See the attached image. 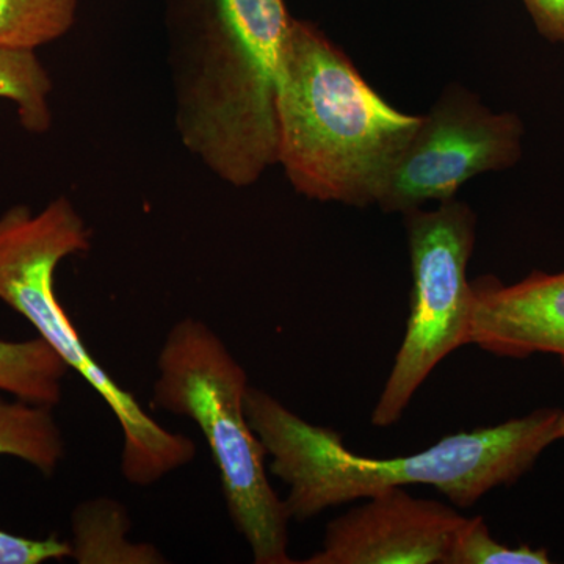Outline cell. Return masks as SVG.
Masks as SVG:
<instances>
[{
    "label": "cell",
    "mask_w": 564,
    "mask_h": 564,
    "mask_svg": "<svg viewBox=\"0 0 564 564\" xmlns=\"http://www.w3.org/2000/svg\"><path fill=\"white\" fill-rule=\"evenodd\" d=\"M245 413L272 458L270 470L289 486L291 521L404 486H433L455 507L470 508L496 488L518 484L558 441L562 410L540 408L489 429L445 436L426 451L397 458L352 454L332 429L304 421L280 400L248 388Z\"/></svg>",
    "instance_id": "1"
},
{
    "label": "cell",
    "mask_w": 564,
    "mask_h": 564,
    "mask_svg": "<svg viewBox=\"0 0 564 564\" xmlns=\"http://www.w3.org/2000/svg\"><path fill=\"white\" fill-rule=\"evenodd\" d=\"M293 18L284 0H169L176 124L221 181L278 163V93Z\"/></svg>",
    "instance_id": "2"
},
{
    "label": "cell",
    "mask_w": 564,
    "mask_h": 564,
    "mask_svg": "<svg viewBox=\"0 0 564 564\" xmlns=\"http://www.w3.org/2000/svg\"><path fill=\"white\" fill-rule=\"evenodd\" d=\"M421 120L386 102L315 25L293 20L278 93V163L296 192L377 204Z\"/></svg>",
    "instance_id": "3"
},
{
    "label": "cell",
    "mask_w": 564,
    "mask_h": 564,
    "mask_svg": "<svg viewBox=\"0 0 564 564\" xmlns=\"http://www.w3.org/2000/svg\"><path fill=\"white\" fill-rule=\"evenodd\" d=\"M91 248V229L66 196L39 214L14 206L0 217V302L31 323L69 370L91 386L120 425L121 474L147 488L193 462L196 444L154 421L131 392L96 362L55 293L62 261Z\"/></svg>",
    "instance_id": "4"
},
{
    "label": "cell",
    "mask_w": 564,
    "mask_h": 564,
    "mask_svg": "<svg viewBox=\"0 0 564 564\" xmlns=\"http://www.w3.org/2000/svg\"><path fill=\"white\" fill-rule=\"evenodd\" d=\"M248 388L247 372L214 329L193 317L174 323L159 352L152 402L202 430L229 516L250 545L252 562L292 564L291 516L270 485L265 448L245 413Z\"/></svg>",
    "instance_id": "5"
},
{
    "label": "cell",
    "mask_w": 564,
    "mask_h": 564,
    "mask_svg": "<svg viewBox=\"0 0 564 564\" xmlns=\"http://www.w3.org/2000/svg\"><path fill=\"white\" fill-rule=\"evenodd\" d=\"M404 217L413 295L406 334L373 408L372 423L380 429L400 421L437 364L470 345L473 282L467 280V265L477 236L474 212L452 199L441 203L440 209H415Z\"/></svg>",
    "instance_id": "6"
},
{
    "label": "cell",
    "mask_w": 564,
    "mask_h": 564,
    "mask_svg": "<svg viewBox=\"0 0 564 564\" xmlns=\"http://www.w3.org/2000/svg\"><path fill=\"white\" fill-rule=\"evenodd\" d=\"M522 124L513 113H494L466 90L444 93L422 117L391 174L378 206L384 212L452 202L478 174L510 169L521 158Z\"/></svg>",
    "instance_id": "7"
},
{
    "label": "cell",
    "mask_w": 564,
    "mask_h": 564,
    "mask_svg": "<svg viewBox=\"0 0 564 564\" xmlns=\"http://www.w3.org/2000/svg\"><path fill=\"white\" fill-rule=\"evenodd\" d=\"M464 521L448 505L388 489L333 519L303 564H445Z\"/></svg>",
    "instance_id": "8"
},
{
    "label": "cell",
    "mask_w": 564,
    "mask_h": 564,
    "mask_svg": "<svg viewBox=\"0 0 564 564\" xmlns=\"http://www.w3.org/2000/svg\"><path fill=\"white\" fill-rule=\"evenodd\" d=\"M469 344L499 358L555 355L564 367V272H533L511 285L473 281Z\"/></svg>",
    "instance_id": "9"
},
{
    "label": "cell",
    "mask_w": 564,
    "mask_h": 564,
    "mask_svg": "<svg viewBox=\"0 0 564 564\" xmlns=\"http://www.w3.org/2000/svg\"><path fill=\"white\" fill-rule=\"evenodd\" d=\"M131 519L121 503L93 499L73 511L70 558L79 564H161L165 558L154 545L128 540Z\"/></svg>",
    "instance_id": "10"
},
{
    "label": "cell",
    "mask_w": 564,
    "mask_h": 564,
    "mask_svg": "<svg viewBox=\"0 0 564 564\" xmlns=\"http://www.w3.org/2000/svg\"><path fill=\"white\" fill-rule=\"evenodd\" d=\"M69 367L46 340L0 339V392L22 402L54 408L62 402Z\"/></svg>",
    "instance_id": "11"
},
{
    "label": "cell",
    "mask_w": 564,
    "mask_h": 564,
    "mask_svg": "<svg viewBox=\"0 0 564 564\" xmlns=\"http://www.w3.org/2000/svg\"><path fill=\"white\" fill-rule=\"evenodd\" d=\"M65 454V440L52 408L0 399V456H13L51 477Z\"/></svg>",
    "instance_id": "12"
},
{
    "label": "cell",
    "mask_w": 564,
    "mask_h": 564,
    "mask_svg": "<svg viewBox=\"0 0 564 564\" xmlns=\"http://www.w3.org/2000/svg\"><path fill=\"white\" fill-rule=\"evenodd\" d=\"M52 80L35 51L0 47V98L17 106L25 131L44 133L52 124Z\"/></svg>",
    "instance_id": "13"
},
{
    "label": "cell",
    "mask_w": 564,
    "mask_h": 564,
    "mask_svg": "<svg viewBox=\"0 0 564 564\" xmlns=\"http://www.w3.org/2000/svg\"><path fill=\"white\" fill-rule=\"evenodd\" d=\"M79 0H0V47L35 51L73 29Z\"/></svg>",
    "instance_id": "14"
},
{
    "label": "cell",
    "mask_w": 564,
    "mask_h": 564,
    "mask_svg": "<svg viewBox=\"0 0 564 564\" xmlns=\"http://www.w3.org/2000/svg\"><path fill=\"white\" fill-rule=\"evenodd\" d=\"M547 549H533L522 544L518 547L494 540L481 516L466 518L455 534L447 563L445 564H549Z\"/></svg>",
    "instance_id": "15"
},
{
    "label": "cell",
    "mask_w": 564,
    "mask_h": 564,
    "mask_svg": "<svg viewBox=\"0 0 564 564\" xmlns=\"http://www.w3.org/2000/svg\"><path fill=\"white\" fill-rule=\"evenodd\" d=\"M70 558V544L55 534L46 540H31L0 530V564H41Z\"/></svg>",
    "instance_id": "16"
},
{
    "label": "cell",
    "mask_w": 564,
    "mask_h": 564,
    "mask_svg": "<svg viewBox=\"0 0 564 564\" xmlns=\"http://www.w3.org/2000/svg\"><path fill=\"white\" fill-rule=\"evenodd\" d=\"M538 31L552 43L564 44V0H524Z\"/></svg>",
    "instance_id": "17"
},
{
    "label": "cell",
    "mask_w": 564,
    "mask_h": 564,
    "mask_svg": "<svg viewBox=\"0 0 564 564\" xmlns=\"http://www.w3.org/2000/svg\"><path fill=\"white\" fill-rule=\"evenodd\" d=\"M556 434H558V441L564 440V411L563 410H562V414H560L558 429H556Z\"/></svg>",
    "instance_id": "18"
}]
</instances>
